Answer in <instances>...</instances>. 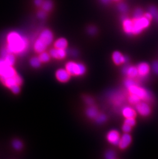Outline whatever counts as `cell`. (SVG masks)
Instances as JSON below:
<instances>
[{
  "label": "cell",
  "instance_id": "4fadbf2b",
  "mask_svg": "<svg viewBox=\"0 0 158 159\" xmlns=\"http://www.w3.org/2000/svg\"><path fill=\"white\" fill-rule=\"evenodd\" d=\"M132 139L131 137L128 133H125L122 137L120 138L119 146L121 149H125L131 143Z\"/></svg>",
  "mask_w": 158,
  "mask_h": 159
},
{
  "label": "cell",
  "instance_id": "d6986e66",
  "mask_svg": "<svg viewBox=\"0 0 158 159\" xmlns=\"http://www.w3.org/2000/svg\"><path fill=\"white\" fill-rule=\"evenodd\" d=\"M67 47V41L64 38H60L58 39L55 43V48L60 49H65Z\"/></svg>",
  "mask_w": 158,
  "mask_h": 159
},
{
  "label": "cell",
  "instance_id": "83f0119b",
  "mask_svg": "<svg viewBox=\"0 0 158 159\" xmlns=\"http://www.w3.org/2000/svg\"><path fill=\"white\" fill-rule=\"evenodd\" d=\"M136 84V83L134 82V80H133V78H129L125 80V81L124 82V84L125 86L127 88L129 87L130 86H133L134 84Z\"/></svg>",
  "mask_w": 158,
  "mask_h": 159
},
{
  "label": "cell",
  "instance_id": "6da1fadb",
  "mask_svg": "<svg viewBox=\"0 0 158 159\" xmlns=\"http://www.w3.org/2000/svg\"><path fill=\"white\" fill-rule=\"evenodd\" d=\"M7 41V50L8 53L22 54L26 51L29 46L26 38L17 32L10 33L8 35Z\"/></svg>",
  "mask_w": 158,
  "mask_h": 159
},
{
  "label": "cell",
  "instance_id": "9a60e30c",
  "mask_svg": "<svg viewBox=\"0 0 158 159\" xmlns=\"http://www.w3.org/2000/svg\"><path fill=\"white\" fill-rule=\"evenodd\" d=\"M123 73L129 78H135L138 75L137 68L134 66H126L123 69Z\"/></svg>",
  "mask_w": 158,
  "mask_h": 159
},
{
  "label": "cell",
  "instance_id": "30bf717a",
  "mask_svg": "<svg viewBox=\"0 0 158 159\" xmlns=\"http://www.w3.org/2000/svg\"><path fill=\"white\" fill-rule=\"evenodd\" d=\"M55 76L59 81L64 83L69 80L70 74L66 70L60 69L55 73Z\"/></svg>",
  "mask_w": 158,
  "mask_h": 159
},
{
  "label": "cell",
  "instance_id": "484cf974",
  "mask_svg": "<svg viewBox=\"0 0 158 159\" xmlns=\"http://www.w3.org/2000/svg\"><path fill=\"white\" fill-rule=\"evenodd\" d=\"M95 119L99 123H103L106 120V116L104 114H99Z\"/></svg>",
  "mask_w": 158,
  "mask_h": 159
},
{
  "label": "cell",
  "instance_id": "4dcf8cb0",
  "mask_svg": "<svg viewBox=\"0 0 158 159\" xmlns=\"http://www.w3.org/2000/svg\"><path fill=\"white\" fill-rule=\"evenodd\" d=\"M131 126L128 125V124L124 123V124L122 126V130L125 133H129L131 131Z\"/></svg>",
  "mask_w": 158,
  "mask_h": 159
},
{
  "label": "cell",
  "instance_id": "8fae6325",
  "mask_svg": "<svg viewBox=\"0 0 158 159\" xmlns=\"http://www.w3.org/2000/svg\"><path fill=\"white\" fill-rule=\"evenodd\" d=\"M137 68L138 75L141 77L147 76L150 71L149 65L146 62H142L140 63L138 65Z\"/></svg>",
  "mask_w": 158,
  "mask_h": 159
},
{
  "label": "cell",
  "instance_id": "d6a6232c",
  "mask_svg": "<svg viewBox=\"0 0 158 159\" xmlns=\"http://www.w3.org/2000/svg\"><path fill=\"white\" fill-rule=\"evenodd\" d=\"M152 70L156 74L158 75V61H156L152 64Z\"/></svg>",
  "mask_w": 158,
  "mask_h": 159
},
{
  "label": "cell",
  "instance_id": "1f68e13d",
  "mask_svg": "<svg viewBox=\"0 0 158 159\" xmlns=\"http://www.w3.org/2000/svg\"><path fill=\"white\" fill-rule=\"evenodd\" d=\"M13 145H14V148L16 149H20L22 147V144L21 143V142L18 141V140L15 141L14 142Z\"/></svg>",
  "mask_w": 158,
  "mask_h": 159
},
{
  "label": "cell",
  "instance_id": "8992f818",
  "mask_svg": "<svg viewBox=\"0 0 158 159\" xmlns=\"http://www.w3.org/2000/svg\"><path fill=\"white\" fill-rule=\"evenodd\" d=\"M39 38L48 47L53 41L54 36L50 30L46 29L41 32Z\"/></svg>",
  "mask_w": 158,
  "mask_h": 159
},
{
  "label": "cell",
  "instance_id": "b9f144b4",
  "mask_svg": "<svg viewBox=\"0 0 158 159\" xmlns=\"http://www.w3.org/2000/svg\"><path fill=\"white\" fill-rule=\"evenodd\" d=\"M102 2L104 3H108L109 2L110 0H101Z\"/></svg>",
  "mask_w": 158,
  "mask_h": 159
},
{
  "label": "cell",
  "instance_id": "7402d4cb",
  "mask_svg": "<svg viewBox=\"0 0 158 159\" xmlns=\"http://www.w3.org/2000/svg\"><path fill=\"white\" fill-rule=\"evenodd\" d=\"M39 58L40 60H41V61L42 62H47L49 61L50 60V55L48 53H46L45 52H43L41 53Z\"/></svg>",
  "mask_w": 158,
  "mask_h": 159
},
{
  "label": "cell",
  "instance_id": "ba28073f",
  "mask_svg": "<svg viewBox=\"0 0 158 159\" xmlns=\"http://www.w3.org/2000/svg\"><path fill=\"white\" fill-rule=\"evenodd\" d=\"M136 110L143 116H147L151 114V107L146 102H139L136 105Z\"/></svg>",
  "mask_w": 158,
  "mask_h": 159
},
{
  "label": "cell",
  "instance_id": "52a82bcc",
  "mask_svg": "<svg viewBox=\"0 0 158 159\" xmlns=\"http://www.w3.org/2000/svg\"><path fill=\"white\" fill-rule=\"evenodd\" d=\"M1 80L7 87L10 89L13 87L15 85L19 86L22 83V79L18 74H16L15 76L10 77V78L3 79V80Z\"/></svg>",
  "mask_w": 158,
  "mask_h": 159
},
{
  "label": "cell",
  "instance_id": "2e32d148",
  "mask_svg": "<svg viewBox=\"0 0 158 159\" xmlns=\"http://www.w3.org/2000/svg\"><path fill=\"white\" fill-rule=\"evenodd\" d=\"M47 47V46L39 38H38L34 43V50L37 53H41L45 51Z\"/></svg>",
  "mask_w": 158,
  "mask_h": 159
},
{
  "label": "cell",
  "instance_id": "7a4b0ae2",
  "mask_svg": "<svg viewBox=\"0 0 158 159\" xmlns=\"http://www.w3.org/2000/svg\"><path fill=\"white\" fill-rule=\"evenodd\" d=\"M127 89L128 92H129L130 94L135 95L136 96H137L141 100L148 102V101H151V94L147 90L139 87L136 84L130 86L129 87H128Z\"/></svg>",
  "mask_w": 158,
  "mask_h": 159
},
{
  "label": "cell",
  "instance_id": "9c48e42d",
  "mask_svg": "<svg viewBox=\"0 0 158 159\" xmlns=\"http://www.w3.org/2000/svg\"><path fill=\"white\" fill-rule=\"evenodd\" d=\"M120 138L119 132L115 130L110 131L107 135L108 141L113 145H118Z\"/></svg>",
  "mask_w": 158,
  "mask_h": 159
},
{
  "label": "cell",
  "instance_id": "f1b7e54d",
  "mask_svg": "<svg viewBox=\"0 0 158 159\" xmlns=\"http://www.w3.org/2000/svg\"><path fill=\"white\" fill-rule=\"evenodd\" d=\"M105 157L108 159H113L116 158V153L115 152L109 150L105 154Z\"/></svg>",
  "mask_w": 158,
  "mask_h": 159
},
{
  "label": "cell",
  "instance_id": "3957f363",
  "mask_svg": "<svg viewBox=\"0 0 158 159\" xmlns=\"http://www.w3.org/2000/svg\"><path fill=\"white\" fill-rule=\"evenodd\" d=\"M65 69L70 75L81 76L86 72V68L83 65L76 62L69 61L66 65Z\"/></svg>",
  "mask_w": 158,
  "mask_h": 159
},
{
  "label": "cell",
  "instance_id": "f35d334b",
  "mask_svg": "<svg viewBox=\"0 0 158 159\" xmlns=\"http://www.w3.org/2000/svg\"><path fill=\"white\" fill-rule=\"evenodd\" d=\"M43 0H34V4L37 6H42Z\"/></svg>",
  "mask_w": 158,
  "mask_h": 159
},
{
  "label": "cell",
  "instance_id": "7bdbcfd3",
  "mask_svg": "<svg viewBox=\"0 0 158 159\" xmlns=\"http://www.w3.org/2000/svg\"><path fill=\"white\" fill-rule=\"evenodd\" d=\"M115 1H119V0H115Z\"/></svg>",
  "mask_w": 158,
  "mask_h": 159
},
{
  "label": "cell",
  "instance_id": "74e56055",
  "mask_svg": "<svg viewBox=\"0 0 158 159\" xmlns=\"http://www.w3.org/2000/svg\"><path fill=\"white\" fill-rule=\"evenodd\" d=\"M8 51L7 50V48L5 49V48H3L2 49L1 51V55L3 58H5V57H6V56L8 55Z\"/></svg>",
  "mask_w": 158,
  "mask_h": 159
},
{
  "label": "cell",
  "instance_id": "5bb4252c",
  "mask_svg": "<svg viewBox=\"0 0 158 159\" xmlns=\"http://www.w3.org/2000/svg\"><path fill=\"white\" fill-rule=\"evenodd\" d=\"M112 60L116 65H120L127 61V58L119 52H115L112 54Z\"/></svg>",
  "mask_w": 158,
  "mask_h": 159
},
{
  "label": "cell",
  "instance_id": "603a6c76",
  "mask_svg": "<svg viewBox=\"0 0 158 159\" xmlns=\"http://www.w3.org/2000/svg\"><path fill=\"white\" fill-rule=\"evenodd\" d=\"M140 101L141 99L135 95L130 94L129 96L128 97V101L131 104L137 105L140 102Z\"/></svg>",
  "mask_w": 158,
  "mask_h": 159
},
{
  "label": "cell",
  "instance_id": "ac0fdd59",
  "mask_svg": "<svg viewBox=\"0 0 158 159\" xmlns=\"http://www.w3.org/2000/svg\"><path fill=\"white\" fill-rule=\"evenodd\" d=\"M123 27L125 32L128 34L133 33V21L128 19H124L123 20Z\"/></svg>",
  "mask_w": 158,
  "mask_h": 159
},
{
  "label": "cell",
  "instance_id": "5b68a950",
  "mask_svg": "<svg viewBox=\"0 0 158 159\" xmlns=\"http://www.w3.org/2000/svg\"><path fill=\"white\" fill-rule=\"evenodd\" d=\"M133 22V33L134 34L140 33L142 29L149 25V20L145 17L134 19Z\"/></svg>",
  "mask_w": 158,
  "mask_h": 159
},
{
  "label": "cell",
  "instance_id": "d590c367",
  "mask_svg": "<svg viewBox=\"0 0 158 159\" xmlns=\"http://www.w3.org/2000/svg\"><path fill=\"white\" fill-rule=\"evenodd\" d=\"M11 89L12 90V91L15 93H19L20 92V90L19 85H15V86H14L13 87L11 88Z\"/></svg>",
  "mask_w": 158,
  "mask_h": 159
},
{
  "label": "cell",
  "instance_id": "60d3db41",
  "mask_svg": "<svg viewBox=\"0 0 158 159\" xmlns=\"http://www.w3.org/2000/svg\"><path fill=\"white\" fill-rule=\"evenodd\" d=\"M86 102L87 104L91 105V104H92L93 103V101L92 100V99H91V98H87L86 99Z\"/></svg>",
  "mask_w": 158,
  "mask_h": 159
},
{
  "label": "cell",
  "instance_id": "e0dca14e",
  "mask_svg": "<svg viewBox=\"0 0 158 159\" xmlns=\"http://www.w3.org/2000/svg\"><path fill=\"white\" fill-rule=\"evenodd\" d=\"M123 116L125 118L133 117L134 118L136 116V112L134 109L130 107H125L122 111Z\"/></svg>",
  "mask_w": 158,
  "mask_h": 159
},
{
  "label": "cell",
  "instance_id": "8d00e7d4",
  "mask_svg": "<svg viewBox=\"0 0 158 159\" xmlns=\"http://www.w3.org/2000/svg\"><path fill=\"white\" fill-rule=\"evenodd\" d=\"M96 29L94 27H90L89 29H88V32L91 35H94V34L96 33Z\"/></svg>",
  "mask_w": 158,
  "mask_h": 159
},
{
  "label": "cell",
  "instance_id": "277c9868",
  "mask_svg": "<svg viewBox=\"0 0 158 159\" xmlns=\"http://www.w3.org/2000/svg\"><path fill=\"white\" fill-rule=\"evenodd\" d=\"M15 70L11 65L6 63L4 59L0 60V77L1 80L10 78L16 75Z\"/></svg>",
  "mask_w": 158,
  "mask_h": 159
},
{
  "label": "cell",
  "instance_id": "44dd1931",
  "mask_svg": "<svg viewBox=\"0 0 158 159\" xmlns=\"http://www.w3.org/2000/svg\"><path fill=\"white\" fill-rule=\"evenodd\" d=\"M42 6L44 11H50L51 9H52L53 4H52V2L51 0H46L45 1L43 2Z\"/></svg>",
  "mask_w": 158,
  "mask_h": 159
},
{
  "label": "cell",
  "instance_id": "f546056e",
  "mask_svg": "<svg viewBox=\"0 0 158 159\" xmlns=\"http://www.w3.org/2000/svg\"><path fill=\"white\" fill-rule=\"evenodd\" d=\"M118 8L119 9L120 11H122V12H126L128 9L127 6L124 3H121L119 4L118 5Z\"/></svg>",
  "mask_w": 158,
  "mask_h": 159
},
{
  "label": "cell",
  "instance_id": "836d02e7",
  "mask_svg": "<svg viewBox=\"0 0 158 159\" xmlns=\"http://www.w3.org/2000/svg\"><path fill=\"white\" fill-rule=\"evenodd\" d=\"M142 15V11L140 9H137L135 11L134 14V17L135 19H138V18H141Z\"/></svg>",
  "mask_w": 158,
  "mask_h": 159
},
{
  "label": "cell",
  "instance_id": "ffe728a7",
  "mask_svg": "<svg viewBox=\"0 0 158 159\" xmlns=\"http://www.w3.org/2000/svg\"><path fill=\"white\" fill-rule=\"evenodd\" d=\"M86 113L88 117L92 119L96 118L99 115L98 111L97 108L93 106L90 107V108L87 109Z\"/></svg>",
  "mask_w": 158,
  "mask_h": 159
},
{
  "label": "cell",
  "instance_id": "e575fe53",
  "mask_svg": "<svg viewBox=\"0 0 158 159\" xmlns=\"http://www.w3.org/2000/svg\"><path fill=\"white\" fill-rule=\"evenodd\" d=\"M46 14L45 13V11H40L37 14V17L40 18V19L45 18L46 17Z\"/></svg>",
  "mask_w": 158,
  "mask_h": 159
},
{
  "label": "cell",
  "instance_id": "ab89813d",
  "mask_svg": "<svg viewBox=\"0 0 158 159\" xmlns=\"http://www.w3.org/2000/svg\"><path fill=\"white\" fill-rule=\"evenodd\" d=\"M144 17L145 18H146L148 20L151 19V18H152L151 14H148V13H147V14H145Z\"/></svg>",
  "mask_w": 158,
  "mask_h": 159
},
{
  "label": "cell",
  "instance_id": "d4e9b609",
  "mask_svg": "<svg viewBox=\"0 0 158 159\" xmlns=\"http://www.w3.org/2000/svg\"><path fill=\"white\" fill-rule=\"evenodd\" d=\"M4 60L6 61V63H7L8 65H11L12 66V65L15 63V58L12 54H9L5 57Z\"/></svg>",
  "mask_w": 158,
  "mask_h": 159
},
{
  "label": "cell",
  "instance_id": "7c38bea8",
  "mask_svg": "<svg viewBox=\"0 0 158 159\" xmlns=\"http://www.w3.org/2000/svg\"><path fill=\"white\" fill-rule=\"evenodd\" d=\"M49 54L51 57L54 58L58 59H62L66 56V51L65 49H60V48H52L50 51Z\"/></svg>",
  "mask_w": 158,
  "mask_h": 159
},
{
  "label": "cell",
  "instance_id": "cb8c5ba5",
  "mask_svg": "<svg viewBox=\"0 0 158 159\" xmlns=\"http://www.w3.org/2000/svg\"><path fill=\"white\" fill-rule=\"evenodd\" d=\"M41 62H42L41 61L39 58L37 57H33L30 60V64L33 68H39L41 66Z\"/></svg>",
  "mask_w": 158,
  "mask_h": 159
},
{
  "label": "cell",
  "instance_id": "4316f807",
  "mask_svg": "<svg viewBox=\"0 0 158 159\" xmlns=\"http://www.w3.org/2000/svg\"><path fill=\"white\" fill-rule=\"evenodd\" d=\"M124 123L128 124V125L133 127L136 124V120L134 118L130 117V118H126Z\"/></svg>",
  "mask_w": 158,
  "mask_h": 159
}]
</instances>
